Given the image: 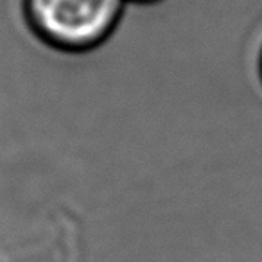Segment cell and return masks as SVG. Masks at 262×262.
<instances>
[{"mask_svg": "<svg viewBox=\"0 0 262 262\" xmlns=\"http://www.w3.org/2000/svg\"><path fill=\"white\" fill-rule=\"evenodd\" d=\"M127 0H22L34 34L65 52H86L104 43L119 26Z\"/></svg>", "mask_w": 262, "mask_h": 262, "instance_id": "1", "label": "cell"}, {"mask_svg": "<svg viewBox=\"0 0 262 262\" xmlns=\"http://www.w3.org/2000/svg\"><path fill=\"white\" fill-rule=\"evenodd\" d=\"M131 2H137V4H155V2H160V0H131Z\"/></svg>", "mask_w": 262, "mask_h": 262, "instance_id": "2", "label": "cell"}, {"mask_svg": "<svg viewBox=\"0 0 262 262\" xmlns=\"http://www.w3.org/2000/svg\"><path fill=\"white\" fill-rule=\"evenodd\" d=\"M258 69H260V77H262V51H260V59H258Z\"/></svg>", "mask_w": 262, "mask_h": 262, "instance_id": "3", "label": "cell"}]
</instances>
